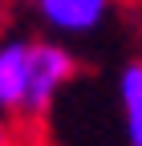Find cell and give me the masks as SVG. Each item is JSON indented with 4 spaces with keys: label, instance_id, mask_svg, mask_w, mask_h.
Masks as SVG:
<instances>
[{
    "label": "cell",
    "instance_id": "4",
    "mask_svg": "<svg viewBox=\"0 0 142 146\" xmlns=\"http://www.w3.org/2000/svg\"><path fill=\"white\" fill-rule=\"evenodd\" d=\"M118 106H122L126 142L142 146V61L122 65V73H118Z\"/></svg>",
    "mask_w": 142,
    "mask_h": 146
},
{
    "label": "cell",
    "instance_id": "5",
    "mask_svg": "<svg viewBox=\"0 0 142 146\" xmlns=\"http://www.w3.org/2000/svg\"><path fill=\"white\" fill-rule=\"evenodd\" d=\"M0 146H16V134L8 126V114H0Z\"/></svg>",
    "mask_w": 142,
    "mask_h": 146
},
{
    "label": "cell",
    "instance_id": "1",
    "mask_svg": "<svg viewBox=\"0 0 142 146\" xmlns=\"http://www.w3.org/2000/svg\"><path fill=\"white\" fill-rule=\"evenodd\" d=\"M77 57L57 41H33L29 45V89H25V114L41 118L49 114V106L57 102V94L73 81Z\"/></svg>",
    "mask_w": 142,
    "mask_h": 146
},
{
    "label": "cell",
    "instance_id": "2",
    "mask_svg": "<svg viewBox=\"0 0 142 146\" xmlns=\"http://www.w3.org/2000/svg\"><path fill=\"white\" fill-rule=\"evenodd\" d=\"M37 16L65 36H85L102 29V21L110 16V0H33Z\"/></svg>",
    "mask_w": 142,
    "mask_h": 146
},
{
    "label": "cell",
    "instance_id": "3",
    "mask_svg": "<svg viewBox=\"0 0 142 146\" xmlns=\"http://www.w3.org/2000/svg\"><path fill=\"white\" fill-rule=\"evenodd\" d=\"M25 89H29V41H8L0 45V114L25 110Z\"/></svg>",
    "mask_w": 142,
    "mask_h": 146
}]
</instances>
